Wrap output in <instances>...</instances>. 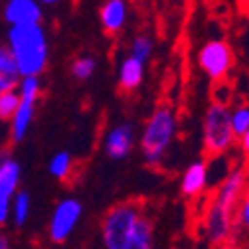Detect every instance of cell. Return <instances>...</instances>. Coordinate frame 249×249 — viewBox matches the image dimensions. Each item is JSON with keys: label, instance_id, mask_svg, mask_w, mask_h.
Here are the masks:
<instances>
[{"label": "cell", "instance_id": "cell-10", "mask_svg": "<svg viewBox=\"0 0 249 249\" xmlns=\"http://www.w3.org/2000/svg\"><path fill=\"white\" fill-rule=\"evenodd\" d=\"M2 16L8 26L40 24L42 22V2L40 0H6Z\"/></svg>", "mask_w": 249, "mask_h": 249}, {"label": "cell", "instance_id": "cell-15", "mask_svg": "<svg viewBox=\"0 0 249 249\" xmlns=\"http://www.w3.org/2000/svg\"><path fill=\"white\" fill-rule=\"evenodd\" d=\"M129 249H154V228L146 213L141 217Z\"/></svg>", "mask_w": 249, "mask_h": 249}, {"label": "cell", "instance_id": "cell-22", "mask_svg": "<svg viewBox=\"0 0 249 249\" xmlns=\"http://www.w3.org/2000/svg\"><path fill=\"white\" fill-rule=\"evenodd\" d=\"M235 228L249 230V182H247V186H245L243 198H241L239 208H237V212H235Z\"/></svg>", "mask_w": 249, "mask_h": 249}, {"label": "cell", "instance_id": "cell-13", "mask_svg": "<svg viewBox=\"0 0 249 249\" xmlns=\"http://www.w3.org/2000/svg\"><path fill=\"white\" fill-rule=\"evenodd\" d=\"M129 18V2L127 0H105L101 10H99V20L107 34H117L124 28Z\"/></svg>", "mask_w": 249, "mask_h": 249}, {"label": "cell", "instance_id": "cell-9", "mask_svg": "<svg viewBox=\"0 0 249 249\" xmlns=\"http://www.w3.org/2000/svg\"><path fill=\"white\" fill-rule=\"evenodd\" d=\"M20 186V164L4 157L0 162V224H6L12 213V200Z\"/></svg>", "mask_w": 249, "mask_h": 249}, {"label": "cell", "instance_id": "cell-25", "mask_svg": "<svg viewBox=\"0 0 249 249\" xmlns=\"http://www.w3.org/2000/svg\"><path fill=\"white\" fill-rule=\"evenodd\" d=\"M42 4H48V6H52V4H55V2H59V0H40Z\"/></svg>", "mask_w": 249, "mask_h": 249}, {"label": "cell", "instance_id": "cell-4", "mask_svg": "<svg viewBox=\"0 0 249 249\" xmlns=\"http://www.w3.org/2000/svg\"><path fill=\"white\" fill-rule=\"evenodd\" d=\"M237 135L231 124V111L226 103L213 101L204 115V148L210 157H224Z\"/></svg>", "mask_w": 249, "mask_h": 249}, {"label": "cell", "instance_id": "cell-7", "mask_svg": "<svg viewBox=\"0 0 249 249\" xmlns=\"http://www.w3.org/2000/svg\"><path fill=\"white\" fill-rule=\"evenodd\" d=\"M202 217H204V237L212 245H224L235 230V210L222 204L220 200H215L213 196L208 202Z\"/></svg>", "mask_w": 249, "mask_h": 249}, {"label": "cell", "instance_id": "cell-23", "mask_svg": "<svg viewBox=\"0 0 249 249\" xmlns=\"http://www.w3.org/2000/svg\"><path fill=\"white\" fill-rule=\"evenodd\" d=\"M239 144H241V150H243V154L249 159V131L245 133V135H241L239 137Z\"/></svg>", "mask_w": 249, "mask_h": 249}, {"label": "cell", "instance_id": "cell-2", "mask_svg": "<svg viewBox=\"0 0 249 249\" xmlns=\"http://www.w3.org/2000/svg\"><path fill=\"white\" fill-rule=\"evenodd\" d=\"M178 129V121L172 105H159L148 117L142 137H141V150L142 159L148 166H159L166 157V150L170 148Z\"/></svg>", "mask_w": 249, "mask_h": 249}, {"label": "cell", "instance_id": "cell-11", "mask_svg": "<svg viewBox=\"0 0 249 249\" xmlns=\"http://www.w3.org/2000/svg\"><path fill=\"white\" fill-rule=\"evenodd\" d=\"M133 144H135V131L129 123H123V124L113 127L105 135L103 148H105V154L109 159L123 160V159L129 157V152L133 150Z\"/></svg>", "mask_w": 249, "mask_h": 249}, {"label": "cell", "instance_id": "cell-21", "mask_svg": "<svg viewBox=\"0 0 249 249\" xmlns=\"http://www.w3.org/2000/svg\"><path fill=\"white\" fill-rule=\"evenodd\" d=\"M131 55H135L137 59H141V61L146 64L148 57L152 55V40L148 36H144V34L137 36L133 40V44H131Z\"/></svg>", "mask_w": 249, "mask_h": 249}, {"label": "cell", "instance_id": "cell-16", "mask_svg": "<svg viewBox=\"0 0 249 249\" xmlns=\"http://www.w3.org/2000/svg\"><path fill=\"white\" fill-rule=\"evenodd\" d=\"M30 208H32V202H30V194L24 190H18L14 200H12V220L16 226H24L28 215H30Z\"/></svg>", "mask_w": 249, "mask_h": 249}, {"label": "cell", "instance_id": "cell-12", "mask_svg": "<svg viewBox=\"0 0 249 249\" xmlns=\"http://www.w3.org/2000/svg\"><path fill=\"white\" fill-rule=\"evenodd\" d=\"M210 184V170L206 162H192L180 180V192L186 198H198L204 194V190Z\"/></svg>", "mask_w": 249, "mask_h": 249}, {"label": "cell", "instance_id": "cell-5", "mask_svg": "<svg viewBox=\"0 0 249 249\" xmlns=\"http://www.w3.org/2000/svg\"><path fill=\"white\" fill-rule=\"evenodd\" d=\"M18 91H20V105H18L14 117L10 119V139L14 142H20L26 137L30 124H32L38 97H40V79L36 75L22 77Z\"/></svg>", "mask_w": 249, "mask_h": 249}, {"label": "cell", "instance_id": "cell-18", "mask_svg": "<svg viewBox=\"0 0 249 249\" xmlns=\"http://www.w3.org/2000/svg\"><path fill=\"white\" fill-rule=\"evenodd\" d=\"M20 105V91H2L0 93V119L10 121Z\"/></svg>", "mask_w": 249, "mask_h": 249}, {"label": "cell", "instance_id": "cell-14", "mask_svg": "<svg viewBox=\"0 0 249 249\" xmlns=\"http://www.w3.org/2000/svg\"><path fill=\"white\" fill-rule=\"evenodd\" d=\"M142 77H144V61L129 53L119 66V87L123 91H133L142 83Z\"/></svg>", "mask_w": 249, "mask_h": 249}, {"label": "cell", "instance_id": "cell-1", "mask_svg": "<svg viewBox=\"0 0 249 249\" xmlns=\"http://www.w3.org/2000/svg\"><path fill=\"white\" fill-rule=\"evenodd\" d=\"M6 46L12 52L22 77L40 75L48 66V36L42 24L10 26L6 34Z\"/></svg>", "mask_w": 249, "mask_h": 249}, {"label": "cell", "instance_id": "cell-24", "mask_svg": "<svg viewBox=\"0 0 249 249\" xmlns=\"http://www.w3.org/2000/svg\"><path fill=\"white\" fill-rule=\"evenodd\" d=\"M0 249H10V247H8V239H6V235L0 237Z\"/></svg>", "mask_w": 249, "mask_h": 249}, {"label": "cell", "instance_id": "cell-8", "mask_svg": "<svg viewBox=\"0 0 249 249\" xmlns=\"http://www.w3.org/2000/svg\"><path fill=\"white\" fill-rule=\"evenodd\" d=\"M81 217V204L75 198L61 200L50 217V239L55 243L66 241Z\"/></svg>", "mask_w": 249, "mask_h": 249}, {"label": "cell", "instance_id": "cell-17", "mask_svg": "<svg viewBox=\"0 0 249 249\" xmlns=\"http://www.w3.org/2000/svg\"><path fill=\"white\" fill-rule=\"evenodd\" d=\"M71 166H73V162H71L70 154L68 152H57L50 160V174L57 180H66L71 174Z\"/></svg>", "mask_w": 249, "mask_h": 249}, {"label": "cell", "instance_id": "cell-20", "mask_svg": "<svg viewBox=\"0 0 249 249\" xmlns=\"http://www.w3.org/2000/svg\"><path fill=\"white\" fill-rule=\"evenodd\" d=\"M231 124H233L237 139L249 131V107L247 105H239L231 111Z\"/></svg>", "mask_w": 249, "mask_h": 249}, {"label": "cell", "instance_id": "cell-6", "mask_svg": "<svg viewBox=\"0 0 249 249\" xmlns=\"http://www.w3.org/2000/svg\"><path fill=\"white\" fill-rule=\"evenodd\" d=\"M198 66L213 83L224 81L233 68L231 46L222 38L208 40L198 52Z\"/></svg>", "mask_w": 249, "mask_h": 249}, {"label": "cell", "instance_id": "cell-19", "mask_svg": "<svg viewBox=\"0 0 249 249\" xmlns=\"http://www.w3.org/2000/svg\"><path fill=\"white\" fill-rule=\"evenodd\" d=\"M95 59L89 57V55H83V57H77L73 64H71V75L77 79V81H87L93 73H95Z\"/></svg>", "mask_w": 249, "mask_h": 249}, {"label": "cell", "instance_id": "cell-26", "mask_svg": "<svg viewBox=\"0 0 249 249\" xmlns=\"http://www.w3.org/2000/svg\"><path fill=\"white\" fill-rule=\"evenodd\" d=\"M245 12L249 14V0H247V6H245Z\"/></svg>", "mask_w": 249, "mask_h": 249}, {"label": "cell", "instance_id": "cell-3", "mask_svg": "<svg viewBox=\"0 0 249 249\" xmlns=\"http://www.w3.org/2000/svg\"><path fill=\"white\" fill-rule=\"evenodd\" d=\"M142 215L144 212L137 202L113 206L101 222V239L105 249H129Z\"/></svg>", "mask_w": 249, "mask_h": 249}]
</instances>
